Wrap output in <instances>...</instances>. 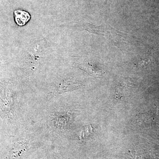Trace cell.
Masks as SVG:
<instances>
[{"label":"cell","mask_w":159,"mask_h":159,"mask_svg":"<svg viewBox=\"0 0 159 159\" xmlns=\"http://www.w3.org/2000/svg\"><path fill=\"white\" fill-rule=\"evenodd\" d=\"M88 30L92 33L104 36L109 40H113V35H116H116L122 36L121 32H119L117 34H113V33H117V32H119V31H117L116 29H114L111 26L107 25L99 26L89 25H88Z\"/></svg>","instance_id":"obj_1"},{"label":"cell","mask_w":159,"mask_h":159,"mask_svg":"<svg viewBox=\"0 0 159 159\" xmlns=\"http://www.w3.org/2000/svg\"><path fill=\"white\" fill-rule=\"evenodd\" d=\"M15 20L18 25H25L31 19V16L28 12L18 9L14 11Z\"/></svg>","instance_id":"obj_2"},{"label":"cell","mask_w":159,"mask_h":159,"mask_svg":"<svg viewBox=\"0 0 159 159\" xmlns=\"http://www.w3.org/2000/svg\"></svg>","instance_id":"obj_3"}]
</instances>
